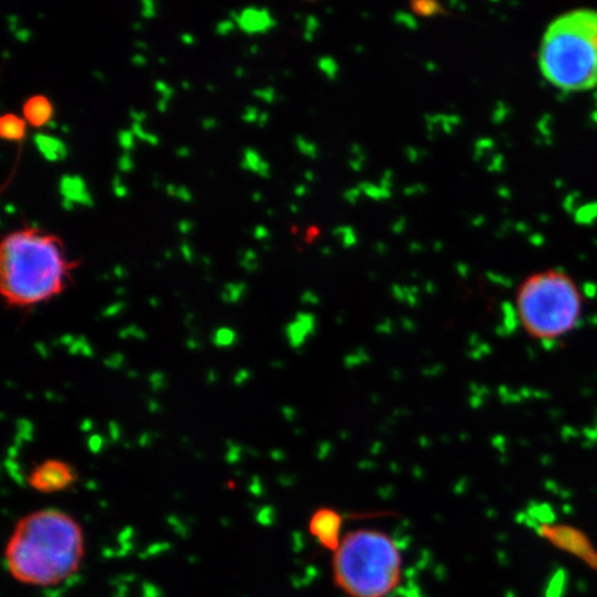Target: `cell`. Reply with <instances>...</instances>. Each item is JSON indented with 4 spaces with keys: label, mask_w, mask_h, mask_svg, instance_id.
<instances>
[{
    "label": "cell",
    "mask_w": 597,
    "mask_h": 597,
    "mask_svg": "<svg viewBox=\"0 0 597 597\" xmlns=\"http://www.w3.org/2000/svg\"><path fill=\"white\" fill-rule=\"evenodd\" d=\"M85 556V536L69 514L37 510L15 525L4 558L10 575L21 584L56 586L78 573Z\"/></svg>",
    "instance_id": "obj_1"
},
{
    "label": "cell",
    "mask_w": 597,
    "mask_h": 597,
    "mask_svg": "<svg viewBox=\"0 0 597 597\" xmlns=\"http://www.w3.org/2000/svg\"><path fill=\"white\" fill-rule=\"evenodd\" d=\"M69 263L57 238L40 230L15 231L0 251L2 295L10 305L26 307L51 301L64 290Z\"/></svg>",
    "instance_id": "obj_2"
},
{
    "label": "cell",
    "mask_w": 597,
    "mask_h": 597,
    "mask_svg": "<svg viewBox=\"0 0 597 597\" xmlns=\"http://www.w3.org/2000/svg\"><path fill=\"white\" fill-rule=\"evenodd\" d=\"M540 68L555 88L569 94L597 88V10L564 13L547 26Z\"/></svg>",
    "instance_id": "obj_3"
},
{
    "label": "cell",
    "mask_w": 597,
    "mask_h": 597,
    "mask_svg": "<svg viewBox=\"0 0 597 597\" xmlns=\"http://www.w3.org/2000/svg\"><path fill=\"white\" fill-rule=\"evenodd\" d=\"M333 555L334 583L346 596L388 597L403 579L400 546L381 530L350 531Z\"/></svg>",
    "instance_id": "obj_4"
},
{
    "label": "cell",
    "mask_w": 597,
    "mask_h": 597,
    "mask_svg": "<svg viewBox=\"0 0 597 597\" xmlns=\"http://www.w3.org/2000/svg\"><path fill=\"white\" fill-rule=\"evenodd\" d=\"M515 312L531 338L556 341L578 327L584 295L577 282L562 270L530 275L515 293Z\"/></svg>",
    "instance_id": "obj_5"
},
{
    "label": "cell",
    "mask_w": 597,
    "mask_h": 597,
    "mask_svg": "<svg viewBox=\"0 0 597 597\" xmlns=\"http://www.w3.org/2000/svg\"><path fill=\"white\" fill-rule=\"evenodd\" d=\"M539 534L556 550L568 553L597 572V550L583 530L569 524L541 523Z\"/></svg>",
    "instance_id": "obj_6"
},
{
    "label": "cell",
    "mask_w": 597,
    "mask_h": 597,
    "mask_svg": "<svg viewBox=\"0 0 597 597\" xmlns=\"http://www.w3.org/2000/svg\"><path fill=\"white\" fill-rule=\"evenodd\" d=\"M77 480V471L59 459H47L37 465L30 475V485L34 490L53 493L67 490Z\"/></svg>",
    "instance_id": "obj_7"
},
{
    "label": "cell",
    "mask_w": 597,
    "mask_h": 597,
    "mask_svg": "<svg viewBox=\"0 0 597 597\" xmlns=\"http://www.w3.org/2000/svg\"><path fill=\"white\" fill-rule=\"evenodd\" d=\"M344 515L334 508H319L308 521V531L324 550L335 553L344 540Z\"/></svg>",
    "instance_id": "obj_8"
},
{
    "label": "cell",
    "mask_w": 597,
    "mask_h": 597,
    "mask_svg": "<svg viewBox=\"0 0 597 597\" xmlns=\"http://www.w3.org/2000/svg\"><path fill=\"white\" fill-rule=\"evenodd\" d=\"M230 19L237 24V29L249 36L264 35L276 26V20L269 9L247 7L236 12L231 10Z\"/></svg>",
    "instance_id": "obj_9"
},
{
    "label": "cell",
    "mask_w": 597,
    "mask_h": 597,
    "mask_svg": "<svg viewBox=\"0 0 597 597\" xmlns=\"http://www.w3.org/2000/svg\"><path fill=\"white\" fill-rule=\"evenodd\" d=\"M58 194L62 199L70 200V203L85 208H94L95 198L91 195L88 183L80 175H63L58 181Z\"/></svg>",
    "instance_id": "obj_10"
},
{
    "label": "cell",
    "mask_w": 597,
    "mask_h": 597,
    "mask_svg": "<svg viewBox=\"0 0 597 597\" xmlns=\"http://www.w3.org/2000/svg\"><path fill=\"white\" fill-rule=\"evenodd\" d=\"M37 153L47 162H62L68 159L69 150L65 141L51 133H35L32 135Z\"/></svg>",
    "instance_id": "obj_11"
},
{
    "label": "cell",
    "mask_w": 597,
    "mask_h": 597,
    "mask_svg": "<svg viewBox=\"0 0 597 597\" xmlns=\"http://www.w3.org/2000/svg\"><path fill=\"white\" fill-rule=\"evenodd\" d=\"M24 116L32 127H47L53 121L54 107L45 96L31 97L24 105Z\"/></svg>",
    "instance_id": "obj_12"
},
{
    "label": "cell",
    "mask_w": 597,
    "mask_h": 597,
    "mask_svg": "<svg viewBox=\"0 0 597 597\" xmlns=\"http://www.w3.org/2000/svg\"><path fill=\"white\" fill-rule=\"evenodd\" d=\"M241 167L243 171L254 173L259 177H270L271 170L269 162L264 161L259 151L253 149V146H247L242 151Z\"/></svg>",
    "instance_id": "obj_13"
},
{
    "label": "cell",
    "mask_w": 597,
    "mask_h": 597,
    "mask_svg": "<svg viewBox=\"0 0 597 597\" xmlns=\"http://www.w3.org/2000/svg\"><path fill=\"white\" fill-rule=\"evenodd\" d=\"M26 124L24 119L18 116H4L0 119V135L8 141H21L25 138Z\"/></svg>",
    "instance_id": "obj_14"
},
{
    "label": "cell",
    "mask_w": 597,
    "mask_h": 597,
    "mask_svg": "<svg viewBox=\"0 0 597 597\" xmlns=\"http://www.w3.org/2000/svg\"><path fill=\"white\" fill-rule=\"evenodd\" d=\"M247 291V285L242 284V282H230V284H227L225 286V290H222L221 297L222 301L229 302V303H236L240 301V298L243 296V293Z\"/></svg>",
    "instance_id": "obj_15"
},
{
    "label": "cell",
    "mask_w": 597,
    "mask_h": 597,
    "mask_svg": "<svg viewBox=\"0 0 597 597\" xmlns=\"http://www.w3.org/2000/svg\"><path fill=\"white\" fill-rule=\"evenodd\" d=\"M165 193L167 194V197L176 198L184 204H192L194 199L193 193L189 192L188 187L176 186V184L173 183L166 184Z\"/></svg>",
    "instance_id": "obj_16"
},
{
    "label": "cell",
    "mask_w": 597,
    "mask_h": 597,
    "mask_svg": "<svg viewBox=\"0 0 597 597\" xmlns=\"http://www.w3.org/2000/svg\"><path fill=\"white\" fill-rule=\"evenodd\" d=\"M412 12L423 15V18H431L443 13V8L436 2H416L411 4Z\"/></svg>",
    "instance_id": "obj_17"
},
{
    "label": "cell",
    "mask_w": 597,
    "mask_h": 597,
    "mask_svg": "<svg viewBox=\"0 0 597 597\" xmlns=\"http://www.w3.org/2000/svg\"><path fill=\"white\" fill-rule=\"evenodd\" d=\"M130 130H132V132L134 133L135 139L144 141V143L150 144L151 146H159L161 143L159 135H156L155 133L146 132L143 124L132 123Z\"/></svg>",
    "instance_id": "obj_18"
},
{
    "label": "cell",
    "mask_w": 597,
    "mask_h": 597,
    "mask_svg": "<svg viewBox=\"0 0 597 597\" xmlns=\"http://www.w3.org/2000/svg\"><path fill=\"white\" fill-rule=\"evenodd\" d=\"M118 145L121 146L123 150V153H132V151L135 149V139L134 133L130 129H123L119 130L118 135Z\"/></svg>",
    "instance_id": "obj_19"
},
{
    "label": "cell",
    "mask_w": 597,
    "mask_h": 597,
    "mask_svg": "<svg viewBox=\"0 0 597 597\" xmlns=\"http://www.w3.org/2000/svg\"><path fill=\"white\" fill-rule=\"evenodd\" d=\"M240 265L243 270H247L248 273H253L259 268V258L258 253L253 249H246L240 253Z\"/></svg>",
    "instance_id": "obj_20"
},
{
    "label": "cell",
    "mask_w": 597,
    "mask_h": 597,
    "mask_svg": "<svg viewBox=\"0 0 597 597\" xmlns=\"http://www.w3.org/2000/svg\"><path fill=\"white\" fill-rule=\"evenodd\" d=\"M112 194L116 195L118 199H127L129 197V188L127 184L123 183L121 175H116L111 182Z\"/></svg>",
    "instance_id": "obj_21"
},
{
    "label": "cell",
    "mask_w": 597,
    "mask_h": 597,
    "mask_svg": "<svg viewBox=\"0 0 597 597\" xmlns=\"http://www.w3.org/2000/svg\"><path fill=\"white\" fill-rule=\"evenodd\" d=\"M141 18L153 20L159 15V3L154 0H141Z\"/></svg>",
    "instance_id": "obj_22"
},
{
    "label": "cell",
    "mask_w": 597,
    "mask_h": 597,
    "mask_svg": "<svg viewBox=\"0 0 597 597\" xmlns=\"http://www.w3.org/2000/svg\"><path fill=\"white\" fill-rule=\"evenodd\" d=\"M296 146L303 155L311 156V159H316L317 146L311 143V141H307L305 138H296Z\"/></svg>",
    "instance_id": "obj_23"
},
{
    "label": "cell",
    "mask_w": 597,
    "mask_h": 597,
    "mask_svg": "<svg viewBox=\"0 0 597 597\" xmlns=\"http://www.w3.org/2000/svg\"><path fill=\"white\" fill-rule=\"evenodd\" d=\"M154 89L156 90V94L161 96V99L166 101H171L173 96H175V89H173L170 84H166L165 80H155Z\"/></svg>",
    "instance_id": "obj_24"
},
{
    "label": "cell",
    "mask_w": 597,
    "mask_h": 597,
    "mask_svg": "<svg viewBox=\"0 0 597 597\" xmlns=\"http://www.w3.org/2000/svg\"><path fill=\"white\" fill-rule=\"evenodd\" d=\"M253 96L257 97L260 101L268 102V105H273L276 100V91L274 88H260L252 91Z\"/></svg>",
    "instance_id": "obj_25"
},
{
    "label": "cell",
    "mask_w": 597,
    "mask_h": 597,
    "mask_svg": "<svg viewBox=\"0 0 597 597\" xmlns=\"http://www.w3.org/2000/svg\"><path fill=\"white\" fill-rule=\"evenodd\" d=\"M237 29V24L231 19L219 21L215 26L216 35L229 36Z\"/></svg>",
    "instance_id": "obj_26"
},
{
    "label": "cell",
    "mask_w": 597,
    "mask_h": 597,
    "mask_svg": "<svg viewBox=\"0 0 597 597\" xmlns=\"http://www.w3.org/2000/svg\"><path fill=\"white\" fill-rule=\"evenodd\" d=\"M318 67L324 74H327L329 78H334L336 73H338V65H336L334 59L329 57H323L319 59Z\"/></svg>",
    "instance_id": "obj_27"
},
{
    "label": "cell",
    "mask_w": 597,
    "mask_h": 597,
    "mask_svg": "<svg viewBox=\"0 0 597 597\" xmlns=\"http://www.w3.org/2000/svg\"><path fill=\"white\" fill-rule=\"evenodd\" d=\"M118 171L121 173H130L134 171V161L132 159V155L128 153H123L118 159Z\"/></svg>",
    "instance_id": "obj_28"
},
{
    "label": "cell",
    "mask_w": 597,
    "mask_h": 597,
    "mask_svg": "<svg viewBox=\"0 0 597 597\" xmlns=\"http://www.w3.org/2000/svg\"><path fill=\"white\" fill-rule=\"evenodd\" d=\"M259 117H260V111L258 107L247 106L246 110H243L242 112L241 118H242V121L248 124H254V123L258 124Z\"/></svg>",
    "instance_id": "obj_29"
},
{
    "label": "cell",
    "mask_w": 597,
    "mask_h": 597,
    "mask_svg": "<svg viewBox=\"0 0 597 597\" xmlns=\"http://www.w3.org/2000/svg\"><path fill=\"white\" fill-rule=\"evenodd\" d=\"M252 236H253L254 240L265 241L270 237V231H269L268 227L259 225V226L254 227V229L252 231Z\"/></svg>",
    "instance_id": "obj_30"
},
{
    "label": "cell",
    "mask_w": 597,
    "mask_h": 597,
    "mask_svg": "<svg viewBox=\"0 0 597 597\" xmlns=\"http://www.w3.org/2000/svg\"><path fill=\"white\" fill-rule=\"evenodd\" d=\"M181 253H182L183 259L186 260V262L188 263L194 262V254H195L194 249L192 246H189L188 242L186 241L182 242Z\"/></svg>",
    "instance_id": "obj_31"
},
{
    "label": "cell",
    "mask_w": 597,
    "mask_h": 597,
    "mask_svg": "<svg viewBox=\"0 0 597 597\" xmlns=\"http://www.w3.org/2000/svg\"><path fill=\"white\" fill-rule=\"evenodd\" d=\"M317 29H318V20L316 18H313V15H311V18L307 19V23H306L305 37L307 41L313 40L314 31H316Z\"/></svg>",
    "instance_id": "obj_32"
},
{
    "label": "cell",
    "mask_w": 597,
    "mask_h": 597,
    "mask_svg": "<svg viewBox=\"0 0 597 597\" xmlns=\"http://www.w3.org/2000/svg\"><path fill=\"white\" fill-rule=\"evenodd\" d=\"M177 230L182 236H188L189 232H193L194 225L192 220L183 219L177 222Z\"/></svg>",
    "instance_id": "obj_33"
},
{
    "label": "cell",
    "mask_w": 597,
    "mask_h": 597,
    "mask_svg": "<svg viewBox=\"0 0 597 597\" xmlns=\"http://www.w3.org/2000/svg\"><path fill=\"white\" fill-rule=\"evenodd\" d=\"M15 40H18L20 43H29L32 37V31L29 29H20L15 34L13 35Z\"/></svg>",
    "instance_id": "obj_34"
},
{
    "label": "cell",
    "mask_w": 597,
    "mask_h": 597,
    "mask_svg": "<svg viewBox=\"0 0 597 597\" xmlns=\"http://www.w3.org/2000/svg\"><path fill=\"white\" fill-rule=\"evenodd\" d=\"M7 21L9 31L14 35L20 30V19L15 14H9Z\"/></svg>",
    "instance_id": "obj_35"
},
{
    "label": "cell",
    "mask_w": 597,
    "mask_h": 597,
    "mask_svg": "<svg viewBox=\"0 0 597 597\" xmlns=\"http://www.w3.org/2000/svg\"><path fill=\"white\" fill-rule=\"evenodd\" d=\"M217 119L215 118H205L203 119V122H200V128L205 130V132H211V130H215L217 128Z\"/></svg>",
    "instance_id": "obj_36"
},
{
    "label": "cell",
    "mask_w": 597,
    "mask_h": 597,
    "mask_svg": "<svg viewBox=\"0 0 597 597\" xmlns=\"http://www.w3.org/2000/svg\"><path fill=\"white\" fill-rule=\"evenodd\" d=\"M130 118H132V123L143 124L146 121V113L144 111L130 110Z\"/></svg>",
    "instance_id": "obj_37"
},
{
    "label": "cell",
    "mask_w": 597,
    "mask_h": 597,
    "mask_svg": "<svg viewBox=\"0 0 597 597\" xmlns=\"http://www.w3.org/2000/svg\"><path fill=\"white\" fill-rule=\"evenodd\" d=\"M130 62H132L134 67L143 68L146 65V57L144 56V54H140V53L134 54V56L132 57V59H130Z\"/></svg>",
    "instance_id": "obj_38"
},
{
    "label": "cell",
    "mask_w": 597,
    "mask_h": 597,
    "mask_svg": "<svg viewBox=\"0 0 597 597\" xmlns=\"http://www.w3.org/2000/svg\"><path fill=\"white\" fill-rule=\"evenodd\" d=\"M181 41L184 46H194L195 43H197L195 36L193 34H189V32H184V34L181 35Z\"/></svg>",
    "instance_id": "obj_39"
},
{
    "label": "cell",
    "mask_w": 597,
    "mask_h": 597,
    "mask_svg": "<svg viewBox=\"0 0 597 597\" xmlns=\"http://www.w3.org/2000/svg\"><path fill=\"white\" fill-rule=\"evenodd\" d=\"M176 155L178 159H189V156H192V149H188L187 145L178 146L176 150Z\"/></svg>",
    "instance_id": "obj_40"
},
{
    "label": "cell",
    "mask_w": 597,
    "mask_h": 597,
    "mask_svg": "<svg viewBox=\"0 0 597 597\" xmlns=\"http://www.w3.org/2000/svg\"><path fill=\"white\" fill-rule=\"evenodd\" d=\"M170 102L164 99H160L159 102H156V110L161 113H165L167 110H170Z\"/></svg>",
    "instance_id": "obj_41"
},
{
    "label": "cell",
    "mask_w": 597,
    "mask_h": 597,
    "mask_svg": "<svg viewBox=\"0 0 597 597\" xmlns=\"http://www.w3.org/2000/svg\"><path fill=\"white\" fill-rule=\"evenodd\" d=\"M269 119H270V116H269V112H260V117H259V121H258V127L259 128H264L265 124L269 123Z\"/></svg>",
    "instance_id": "obj_42"
},
{
    "label": "cell",
    "mask_w": 597,
    "mask_h": 597,
    "mask_svg": "<svg viewBox=\"0 0 597 597\" xmlns=\"http://www.w3.org/2000/svg\"><path fill=\"white\" fill-rule=\"evenodd\" d=\"M113 274H116L117 279H124L127 276V269L123 268V265L118 264L116 265V269H113Z\"/></svg>",
    "instance_id": "obj_43"
},
{
    "label": "cell",
    "mask_w": 597,
    "mask_h": 597,
    "mask_svg": "<svg viewBox=\"0 0 597 597\" xmlns=\"http://www.w3.org/2000/svg\"><path fill=\"white\" fill-rule=\"evenodd\" d=\"M75 206H77V205L70 203V200L62 199V208L65 211H73L75 209Z\"/></svg>",
    "instance_id": "obj_44"
},
{
    "label": "cell",
    "mask_w": 597,
    "mask_h": 597,
    "mask_svg": "<svg viewBox=\"0 0 597 597\" xmlns=\"http://www.w3.org/2000/svg\"><path fill=\"white\" fill-rule=\"evenodd\" d=\"M4 211H7L8 215H15L18 214V208H15L14 204H7L4 205Z\"/></svg>",
    "instance_id": "obj_45"
},
{
    "label": "cell",
    "mask_w": 597,
    "mask_h": 597,
    "mask_svg": "<svg viewBox=\"0 0 597 597\" xmlns=\"http://www.w3.org/2000/svg\"><path fill=\"white\" fill-rule=\"evenodd\" d=\"M236 78H246L247 77V70L243 69V67H237L235 70Z\"/></svg>",
    "instance_id": "obj_46"
},
{
    "label": "cell",
    "mask_w": 597,
    "mask_h": 597,
    "mask_svg": "<svg viewBox=\"0 0 597 597\" xmlns=\"http://www.w3.org/2000/svg\"><path fill=\"white\" fill-rule=\"evenodd\" d=\"M249 56H257V54L259 53V46L258 45H252L251 47H249Z\"/></svg>",
    "instance_id": "obj_47"
},
{
    "label": "cell",
    "mask_w": 597,
    "mask_h": 597,
    "mask_svg": "<svg viewBox=\"0 0 597 597\" xmlns=\"http://www.w3.org/2000/svg\"><path fill=\"white\" fill-rule=\"evenodd\" d=\"M134 46L141 48V51H146V48H149V46H146V43L143 41L134 42Z\"/></svg>",
    "instance_id": "obj_48"
},
{
    "label": "cell",
    "mask_w": 597,
    "mask_h": 597,
    "mask_svg": "<svg viewBox=\"0 0 597 597\" xmlns=\"http://www.w3.org/2000/svg\"><path fill=\"white\" fill-rule=\"evenodd\" d=\"M262 199H263L262 193L257 192V193L252 194L253 203H260V200H262Z\"/></svg>",
    "instance_id": "obj_49"
},
{
    "label": "cell",
    "mask_w": 597,
    "mask_h": 597,
    "mask_svg": "<svg viewBox=\"0 0 597 597\" xmlns=\"http://www.w3.org/2000/svg\"><path fill=\"white\" fill-rule=\"evenodd\" d=\"M295 193H296V195H298V197H303V195L306 194V187L305 186H298V187H296Z\"/></svg>",
    "instance_id": "obj_50"
},
{
    "label": "cell",
    "mask_w": 597,
    "mask_h": 597,
    "mask_svg": "<svg viewBox=\"0 0 597 597\" xmlns=\"http://www.w3.org/2000/svg\"><path fill=\"white\" fill-rule=\"evenodd\" d=\"M46 128H47L48 130H56V129L59 128V124H58L56 121H54V119H53V121H52L51 123H47V127H46Z\"/></svg>",
    "instance_id": "obj_51"
},
{
    "label": "cell",
    "mask_w": 597,
    "mask_h": 597,
    "mask_svg": "<svg viewBox=\"0 0 597 597\" xmlns=\"http://www.w3.org/2000/svg\"><path fill=\"white\" fill-rule=\"evenodd\" d=\"M94 75H95L96 79L101 80V83H102V80H105V74L99 73V70H95Z\"/></svg>",
    "instance_id": "obj_52"
},
{
    "label": "cell",
    "mask_w": 597,
    "mask_h": 597,
    "mask_svg": "<svg viewBox=\"0 0 597 597\" xmlns=\"http://www.w3.org/2000/svg\"><path fill=\"white\" fill-rule=\"evenodd\" d=\"M59 130H62L64 134L70 133V128L67 127V124H63V127H59Z\"/></svg>",
    "instance_id": "obj_53"
},
{
    "label": "cell",
    "mask_w": 597,
    "mask_h": 597,
    "mask_svg": "<svg viewBox=\"0 0 597 597\" xmlns=\"http://www.w3.org/2000/svg\"><path fill=\"white\" fill-rule=\"evenodd\" d=\"M133 30H134V31H141V30H143V23H140V21H138V23H134V24H133Z\"/></svg>",
    "instance_id": "obj_54"
},
{
    "label": "cell",
    "mask_w": 597,
    "mask_h": 597,
    "mask_svg": "<svg viewBox=\"0 0 597 597\" xmlns=\"http://www.w3.org/2000/svg\"><path fill=\"white\" fill-rule=\"evenodd\" d=\"M182 88H183L184 90H189V89H192V84L186 83V80H183V83H182Z\"/></svg>",
    "instance_id": "obj_55"
},
{
    "label": "cell",
    "mask_w": 597,
    "mask_h": 597,
    "mask_svg": "<svg viewBox=\"0 0 597 597\" xmlns=\"http://www.w3.org/2000/svg\"><path fill=\"white\" fill-rule=\"evenodd\" d=\"M10 56H12V53H10L9 51H7V52L3 53V58H4V59L10 58Z\"/></svg>",
    "instance_id": "obj_56"
},
{
    "label": "cell",
    "mask_w": 597,
    "mask_h": 597,
    "mask_svg": "<svg viewBox=\"0 0 597 597\" xmlns=\"http://www.w3.org/2000/svg\"><path fill=\"white\" fill-rule=\"evenodd\" d=\"M206 90L215 91V86L214 85H206Z\"/></svg>",
    "instance_id": "obj_57"
},
{
    "label": "cell",
    "mask_w": 597,
    "mask_h": 597,
    "mask_svg": "<svg viewBox=\"0 0 597 597\" xmlns=\"http://www.w3.org/2000/svg\"><path fill=\"white\" fill-rule=\"evenodd\" d=\"M291 209H292L293 214H297L298 208H297L296 205H291Z\"/></svg>",
    "instance_id": "obj_58"
},
{
    "label": "cell",
    "mask_w": 597,
    "mask_h": 597,
    "mask_svg": "<svg viewBox=\"0 0 597 597\" xmlns=\"http://www.w3.org/2000/svg\"><path fill=\"white\" fill-rule=\"evenodd\" d=\"M307 181H313V173H306Z\"/></svg>",
    "instance_id": "obj_59"
},
{
    "label": "cell",
    "mask_w": 597,
    "mask_h": 597,
    "mask_svg": "<svg viewBox=\"0 0 597 597\" xmlns=\"http://www.w3.org/2000/svg\"><path fill=\"white\" fill-rule=\"evenodd\" d=\"M172 254H173V253H172L171 251L165 252V257H166L167 259H171V258H172Z\"/></svg>",
    "instance_id": "obj_60"
},
{
    "label": "cell",
    "mask_w": 597,
    "mask_h": 597,
    "mask_svg": "<svg viewBox=\"0 0 597 597\" xmlns=\"http://www.w3.org/2000/svg\"><path fill=\"white\" fill-rule=\"evenodd\" d=\"M160 63H161V64H165V63H166V59H165V58H160Z\"/></svg>",
    "instance_id": "obj_61"
}]
</instances>
